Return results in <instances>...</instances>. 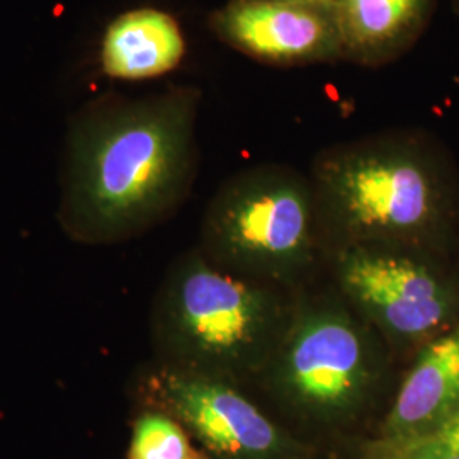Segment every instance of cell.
Segmentation results:
<instances>
[{"instance_id": "obj_1", "label": "cell", "mask_w": 459, "mask_h": 459, "mask_svg": "<svg viewBox=\"0 0 459 459\" xmlns=\"http://www.w3.org/2000/svg\"><path fill=\"white\" fill-rule=\"evenodd\" d=\"M201 91L104 99L74 126L60 221L82 244L138 237L181 208L196 179Z\"/></svg>"}, {"instance_id": "obj_2", "label": "cell", "mask_w": 459, "mask_h": 459, "mask_svg": "<svg viewBox=\"0 0 459 459\" xmlns=\"http://www.w3.org/2000/svg\"><path fill=\"white\" fill-rule=\"evenodd\" d=\"M325 248L407 247L456 261L459 167L422 128H390L320 150L310 167Z\"/></svg>"}, {"instance_id": "obj_3", "label": "cell", "mask_w": 459, "mask_h": 459, "mask_svg": "<svg viewBox=\"0 0 459 459\" xmlns=\"http://www.w3.org/2000/svg\"><path fill=\"white\" fill-rule=\"evenodd\" d=\"M291 291L240 278L199 248L167 271L150 316L155 361L242 386L259 383L288 328Z\"/></svg>"}, {"instance_id": "obj_4", "label": "cell", "mask_w": 459, "mask_h": 459, "mask_svg": "<svg viewBox=\"0 0 459 459\" xmlns=\"http://www.w3.org/2000/svg\"><path fill=\"white\" fill-rule=\"evenodd\" d=\"M197 248L230 274L301 288L327 250L310 176L276 162L230 176L206 206Z\"/></svg>"}, {"instance_id": "obj_5", "label": "cell", "mask_w": 459, "mask_h": 459, "mask_svg": "<svg viewBox=\"0 0 459 459\" xmlns=\"http://www.w3.org/2000/svg\"><path fill=\"white\" fill-rule=\"evenodd\" d=\"M388 349L339 293H299L259 385L301 415L342 420L356 415L386 385Z\"/></svg>"}, {"instance_id": "obj_6", "label": "cell", "mask_w": 459, "mask_h": 459, "mask_svg": "<svg viewBox=\"0 0 459 459\" xmlns=\"http://www.w3.org/2000/svg\"><path fill=\"white\" fill-rule=\"evenodd\" d=\"M330 252L337 293L390 349L415 354L459 325L455 261L385 244H354Z\"/></svg>"}, {"instance_id": "obj_7", "label": "cell", "mask_w": 459, "mask_h": 459, "mask_svg": "<svg viewBox=\"0 0 459 459\" xmlns=\"http://www.w3.org/2000/svg\"><path fill=\"white\" fill-rule=\"evenodd\" d=\"M150 411L176 419L218 459H282L291 441L240 386L152 362L134 377Z\"/></svg>"}, {"instance_id": "obj_8", "label": "cell", "mask_w": 459, "mask_h": 459, "mask_svg": "<svg viewBox=\"0 0 459 459\" xmlns=\"http://www.w3.org/2000/svg\"><path fill=\"white\" fill-rule=\"evenodd\" d=\"M208 28L218 41L263 65L344 62L335 0H229L208 16Z\"/></svg>"}, {"instance_id": "obj_9", "label": "cell", "mask_w": 459, "mask_h": 459, "mask_svg": "<svg viewBox=\"0 0 459 459\" xmlns=\"http://www.w3.org/2000/svg\"><path fill=\"white\" fill-rule=\"evenodd\" d=\"M459 411V325L422 345L400 383L379 441L424 437Z\"/></svg>"}, {"instance_id": "obj_10", "label": "cell", "mask_w": 459, "mask_h": 459, "mask_svg": "<svg viewBox=\"0 0 459 459\" xmlns=\"http://www.w3.org/2000/svg\"><path fill=\"white\" fill-rule=\"evenodd\" d=\"M344 62L383 68L407 55L426 34L437 0H335Z\"/></svg>"}, {"instance_id": "obj_11", "label": "cell", "mask_w": 459, "mask_h": 459, "mask_svg": "<svg viewBox=\"0 0 459 459\" xmlns=\"http://www.w3.org/2000/svg\"><path fill=\"white\" fill-rule=\"evenodd\" d=\"M186 55L176 17L159 9L128 11L109 24L102 39V70L121 81H147L172 72Z\"/></svg>"}, {"instance_id": "obj_12", "label": "cell", "mask_w": 459, "mask_h": 459, "mask_svg": "<svg viewBox=\"0 0 459 459\" xmlns=\"http://www.w3.org/2000/svg\"><path fill=\"white\" fill-rule=\"evenodd\" d=\"M186 429L164 411H143L133 426L128 459H186L193 455Z\"/></svg>"}, {"instance_id": "obj_13", "label": "cell", "mask_w": 459, "mask_h": 459, "mask_svg": "<svg viewBox=\"0 0 459 459\" xmlns=\"http://www.w3.org/2000/svg\"><path fill=\"white\" fill-rule=\"evenodd\" d=\"M459 453V411L447 422L436 429L424 437L413 439L409 443H385L379 441L371 444L368 455H392V456H436Z\"/></svg>"}, {"instance_id": "obj_14", "label": "cell", "mask_w": 459, "mask_h": 459, "mask_svg": "<svg viewBox=\"0 0 459 459\" xmlns=\"http://www.w3.org/2000/svg\"><path fill=\"white\" fill-rule=\"evenodd\" d=\"M369 459H459V453L436 455V456H392V455H369Z\"/></svg>"}, {"instance_id": "obj_15", "label": "cell", "mask_w": 459, "mask_h": 459, "mask_svg": "<svg viewBox=\"0 0 459 459\" xmlns=\"http://www.w3.org/2000/svg\"><path fill=\"white\" fill-rule=\"evenodd\" d=\"M451 4H453V9H455V13L459 16V0H451Z\"/></svg>"}, {"instance_id": "obj_16", "label": "cell", "mask_w": 459, "mask_h": 459, "mask_svg": "<svg viewBox=\"0 0 459 459\" xmlns=\"http://www.w3.org/2000/svg\"><path fill=\"white\" fill-rule=\"evenodd\" d=\"M186 459H206V458H204V456H201V455H196V453H193V455H191V456H189V458H186Z\"/></svg>"}, {"instance_id": "obj_17", "label": "cell", "mask_w": 459, "mask_h": 459, "mask_svg": "<svg viewBox=\"0 0 459 459\" xmlns=\"http://www.w3.org/2000/svg\"><path fill=\"white\" fill-rule=\"evenodd\" d=\"M455 269H456V274H458L459 278V254L458 257H456V261H455Z\"/></svg>"}]
</instances>
